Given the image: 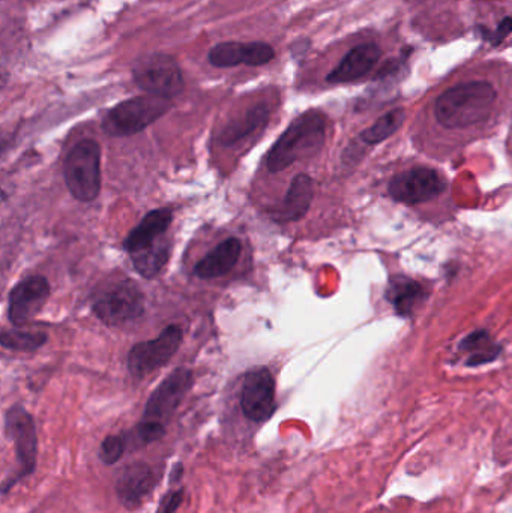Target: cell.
Instances as JSON below:
<instances>
[{"mask_svg": "<svg viewBox=\"0 0 512 513\" xmlns=\"http://www.w3.org/2000/svg\"><path fill=\"white\" fill-rule=\"evenodd\" d=\"M328 137V119L320 111L311 110L296 117L266 155L271 173H281L295 162L317 155Z\"/></svg>", "mask_w": 512, "mask_h": 513, "instance_id": "obj_1", "label": "cell"}, {"mask_svg": "<svg viewBox=\"0 0 512 513\" xmlns=\"http://www.w3.org/2000/svg\"><path fill=\"white\" fill-rule=\"evenodd\" d=\"M496 98V89L487 81L458 84L437 98L434 116L445 128H469L490 117Z\"/></svg>", "mask_w": 512, "mask_h": 513, "instance_id": "obj_2", "label": "cell"}, {"mask_svg": "<svg viewBox=\"0 0 512 513\" xmlns=\"http://www.w3.org/2000/svg\"><path fill=\"white\" fill-rule=\"evenodd\" d=\"M172 99L158 95H142L127 99L113 107L103 120V131L110 137H130L157 122L169 113Z\"/></svg>", "mask_w": 512, "mask_h": 513, "instance_id": "obj_3", "label": "cell"}, {"mask_svg": "<svg viewBox=\"0 0 512 513\" xmlns=\"http://www.w3.org/2000/svg\"><path fill=\"white\" fill-rule=\"evenodd\" d=\"M65 183L76 200L88 203L101 192V149L91 138L79 141L64 164Z\"/></svg>", "mask_w": 512, "mask_h": 513, "instance_id": "obj_4", "label": "cell"}, {"mask_svg": "<svg viewBox=\"0 0 512 513\" xmlns=\"http://www.w3.org/2000/svg\"><path fill=\"white\" fill-rule=\"evenodd\" d=\"M92 309L106 326H124L142 317L145 297L131 279H118L98 290Z\"/></svg>", "mask_w": 512, "mask_h": 513, "instance_id": "obj_5", "label": "cell"}, {"mask_svg": "<svg viewBox=\"0 0 512 513\" xmlns=\"http://www.w3.org/2000/svg\"><path fill=\"white\" fill-rule=\"evenodd\" d=\"M5 429L8 437L13 440L17 462H19V473L14 476V479L5 480L2 485V494L7 495L17 482L31 476L37 468L38 435L34 417L22 405H13L7 411Z\"/></svg>", "mask_w": 512, "mask_h": 513, "instance_id": "obj_6", "label": "cell"}, {"mask_svg": "<svg viewBox=\"0 0 512 513\" xmlns=\"http://www.w3.org/2000/svg\"><path fill=\"white\" fill-rule=\"evenodd\" d=\"M133 77L140 89L163 98L172 99L181 95L185 86L181 68L169 54H148L137 60Z\"/></svg>", "mask_w": 512, "mask_h": 513, "instance_id": "obj_7", "label": "cell"}, {"mask_svg": "<svg viewBox=\"0 0 512 513\" xmlns=\"http://www.w3.org/2000/svg\"><path fill=\"white\" fill-rule=\"evenodd\" d=\"M182 339H184L182 327L178 324H170L157 338L134 345L128 354L130 374L140 380L157 369L163 368L181 347Z\"/></svg>", "mask_w": 512, "mask_h": 513, "instance_id": "obj_8", "label": "cell"}, {"mask_svg": "<svg viewBox=\"0 0 512 513\" xmlns=\"http://www.w3.org/2000/svg\"><path fill=\"white\" fill-rule=\"evenodd\" d=\"M448 188L445 176L430 167H415L397 174L389 182L388 192L395 201L419 204L443 194Z\"/></svg>", "mask_w": 512, "mask_h": 513, "instance_id": "obj_9", "label": "cell"}, {"mask_svg": "<svg viewBox=\"0 0 512 513\" xmlns=\"http://www.w3.org/2000/svg\"><path fill=\"white\" fill-rule=\"evenodd\" d=\"M194 384L193 372L188 368H178L164 378L146 402L143 420L160 422L166 425L167 420L175 414L181 402Z\"/></svg>", "mask_w": 512, "mask_h": 513, "instance_id": "obj_10", "label": "cell"}, {"mask_svg": "<svg viewBox=\"0 0 512 513\" xmlns=\"http://www.w3.org/2000/svg\"><path fill=\"white\" fill-rule=\"evenodd\" d=\"M241 408L251 422L263 423L277 410L275 380L268 368L254 369L244 377L241 389Z\"/></svg>", "mask_w": 512, "mask_h": 513, "instance_id": "obj_11", "label": "cell"}, {"mask_svg": "<svg viewBox=\"0 0 512 513\" xmlns=\"http://www.w3.org/2000/svg\"><path fill=\"white\" fill-rule=\"evenodd\" d=\"M50 297V284L41 275H32L22 279L11 290L8 300V317L14 326L29 323L40 314Z\"/></svg>", "mask_w": 512, "mask_h": 513, "instance_id": "obj_12", "label": "cell"}, {"mask_svg": "<svg viewBox=\"0 0 512 513\" xmlns=\"http://www.w3.org/2000/svg\"><path fill=\"white\" fill-rule=\"evenodd\" d=\"M275 50L268 42L226 41L212 47L208 59L217 68H233V66H263L272 62Z\"/></svg>", "mask_w": 512, "mask_h": 513, "instance_id": "obj_13", "label": "cell"}, {"mask_svg": "<svg viewBox=\"0 0 512 513\" xmlns=\"http://www.w3.org/2000/svg\"><path fill=\"white\" fill-rule=\"evenodd\" d=\"M158 485L155 468L148 462L136 461L125 465L116 479V495L122 506L128 510L137 509L142 501L154 491Z\"/></svg>", "mask_w": 512, "mask_h": 513, "instance_id": "obj_14", "label": "cell"}, {"mask_svg": "<svg viewBox=\"0 0 512 513\" xmlns=\"http://www.w3.org/2000/svg\"><path fill=\"white\" fill-rule=\"evenodd\" d=\"M314 198V180L308 174H298L290 182L286 197L280 206L275 207L269 216L272 221L287 224V222L299 221L307 215Z\"/></svg>", "mask_w": 512, "mask_h": 513, "instance_id": "obj_15", "label": "cell"}, {"mask_svg": "<svg viewBox=\"0 0 512 513\" xmlns=\"http://www.w3.org/2000/svg\"><path fill=\"white\" fill-rule=\"evenodd\" d=\"M380 56H382V51L374 44H362L352 48L343 57V60L332 69L326 80L332 84L352 83V81L359 80L368 72L373 71Z\"/></svg>", "mask_w": 512, "mask_h": 513, "instance_id": "obj_16", "label": "cell"}, {"mask_svg": "<svg viewBox=\"0 0 512 513\" xmlns=\"http://www.w3.org/2000/svg\"><path fill=\"white\" fill-rule=\"evenodd\" d=\"M269 116H271V111H269L268 105L263 102L254 104L253 107L233 117L227 125L223 126L218 134V141L224 147L235 146L239 141H244L245 138L256 134L260 129L266 128Z\"/></svg>", "mask_w": 512, "mask_h": 513, "instance_id": "obj_17", "label": "cell"}, {"mask_svg": "<svg viewBox=\"0 0 512 513\" xmlns=\"http://www.w3.org/2000/svg\"><path fill=\"white\" fill-rule=\"evenodd\" d=\"M241 252V240L238 237H229L196 264L194 273L202 279L220 278L238 264Z\"/></svg>", "mask_w": 512, "mask_h": 513, "instance_id": "obj_18", "label": "cell"}, {"mask_svg": "<svg viewBox=\"0 0 512 513\" xmlns=\"http://www.w3.org/2000/svg\"><path fill=\"white\" fill-rule=\"evenodd\" d=\"M173 221V212L169 207L154 209L140 221L136 228L130 231L124 242V248L128 252L139 251L145 246L152 245L164 236L167 228Z\"/></svg>", "mask_w": 512, "mask_h": 513, "instance_id": "obj_19", "label": "cell"}, {"mask_svg": "<svg viewBox=\"0 0 512 513\" xmlns=\"http://www.w3.org/2000/svg\"><path fill=\"white\" fill-rule=\"evenodd\" d=\"M386 297H388L398 315L409 317L424 302L425 290L415 279L401 275L394 276L389 281Z\"/></svg>", "mask_w": 512, "mask_h": 513, "instance_id": "obj_20", "label": "cell"}, {"mask_svg": "<svg viewBox=\"0 0 512 513\" xmlns=\"http://www.w3.org/2000/svg\"><path fill=\"white\" fill-rule=\"evenodd\" d=\"M170 242L166 237H161L152 245L145 246L139 251L131 252V260L137 272L146 279L155 278L166 266L170 258Z\"/></svg>", "mask_w": 512, "mask_h": 513, "instance_id": "obj_21", "label": "cell"}, {"mask_svg": "<svg viewBox=\"0 0 512 513\" xmlns=\"http://www.w3.org/2000/svg\"><path fill=\"white\" fill-rule=\"evenodd\" d=\"M461 350L467 353V366L493 362L500 356V347L485 330H475L463 339Z\"/></svg>", "mask_w": 512, "mask_h": 513, "instance_id": "obj_22", "label": "cell"}, {"mask_svg": "<svg viewBox=\"0 0 512 513\" xmlns=\"http://www.w3.org/2000/svg\"><path fill=\"white\" fill-rule=\"evenodd\" d=\"M404 119H406V113H404L403 108H395V110L383 114L370 128L362 131L359 137H361V140L364 141L365 144H368V146L382 143V141L394 135L395 132L401 128Z\"/></svg>", "mask_w": 512, "mask_h": 513, "instance_id": "obj_23", "label": "cell"}, {"mask_svg": "<svg viewBox=\"0 0 512 513\" xmlns=\"http://www.w3.org/2000/svg\"><path fill=\"white\" fill-rule=\"evenodd\" d=\"M47 333L25 332V330L13 329L2 330L0 344L8 350L16 351H37L47 342Z\"/></svg>", "mask_w": 512, "mask_h": 513, "instance_id": "obj_24", "label": "cell"}, {"mask_svg": "<svg viewBox=\"0 0 512 513\" xmlns=\"http://www.w3.org/2000/svg\"><path fill=\"white\" fill-rule=\"evenodd\" d=\"M125 447H127V443H125V438L122 435H109L101 443V461L106 465H115L124 456Z\"/></svg>", "mask_w": 512, "mask_h": 513, "instance_id": "obj_25", "label": "cell"}, {"mask_svg": "<svg viewBox=\"0 0 512 513\" xmlns=\"http://www.w3.org/2000/svg\"><path fill=\"white\" fill-rule=\"evenodd\" d=\"M137 437L142 443L149 444L160 441L166 435V425L151 420H142L136 428Z\"/></svg>", "mask_w": 512, "mask_h": 513, "instance_id": "obj_26", "label": "cell"}, {"mask_svg": "<svg viewBox=\"0 0 512 513\" xmlns=\"http://www.w3.org/2000/svg\"><path fill=\"white\" fill-rule=\"evenodd\" d=\"M182 501H184V488L167 492V494L161 498L157 513H175L176 510L181 507Z\"/></svg>", "mask_w": 512, "mask_h": 513, "instance_id": "obj_27", "label": "cell"}, {"mask_svg": "<svg viewBox=\"0 0 512 513\" xmlns=\"http://www.w3.org/2000/svg\"><path fill=\"white\" fill-rule=\"evenodd\" d=\"M512 32V18L505 17L500 21L497 29L493 33H485V38L490 39L491 44L499 45L500 42L505 41L506 36L511 35Z\"/></svg>", "mask_w": 512, "mask_h": 513, "instance_id": "obj_28", "label": "cell"}, {"mask_svg": "<svg viewBox=\"0 0 512 513\" xmlns=\"http://www.w3.org/2000/svg\"><path fill=\"white\" fill-rule=\"evenodd\" d=\"M182 474H184V467L182 464H175V467L172 468V473H170V479H172V483L179 482L182 479Z\"/></svg>", "mask_w": 512, "mask_h": 513, "instance_id": "obj_29", "label": "cell"}]
</instances>
